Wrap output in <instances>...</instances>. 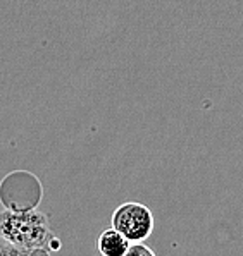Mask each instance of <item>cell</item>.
Wrapping results in <instances>:
<instances>
[{
	"label": "cell",
	"mask_w": 243,
	"mask_h": 256,
	"mask_svg": "<svg viewBox=\"0 0 243 256\" xmlns=\"http://www.w3.org/2000/svg\"><path fill=\"white\" fill-rule=\"evenodd\" d=\"M0 236L9 244L23 251V254L49 253L47 244L59 250V241L49 230L47 218L38 212H2L0 214Z\"/></svg>",
	"instance_id": "1"
},
{
	"label": "cell",
	"mask_w": 243,
	"mask_h": 256,
	"mask_svg": "<svg viewBox=\"0 0 243 256\" xmlns=\"http://www.w3.org/2000/svg\"><path fill=\"white\" fill-rule=\"evenodd\" d=\"M112 227L123 232L131 242H143L154 232V215L142 203L126 202L112 214Z\"/></svg>",
	"instance_id": "2"
},
{
	"label": "cell",
	"mask_w": 243,
	"mask_h": 256,
	"mask_svg": "<svg viewBox=\"0 0 243 256\" xmlns=\"http://www.w3.org/2000/svg\"><path fill=\"white\" fill-rule=\"evenodd\" d=\"M129 246H131V241L114 227L102 232L97 241L99 253L104 256H124L128 253Z\"/></svg>",
	"instance_id": "3"
},
{
	"label": "cell",
	"mask_w": 243,
	"mask_h": 256,
	"mask_svg": "<svg viewBox=\"0 0 243 256\" xmlns=\"http://www.w3.org/2000/svg\"><path fill=\"white\" fill-rule=\"evenodd\" d=\"M138 254H142V256H154L155 253L150 250V248H147L142 242H131V246H129L126 256H138Z\"/></svg>",
	"instance_id": "4"
}]
</instances>
